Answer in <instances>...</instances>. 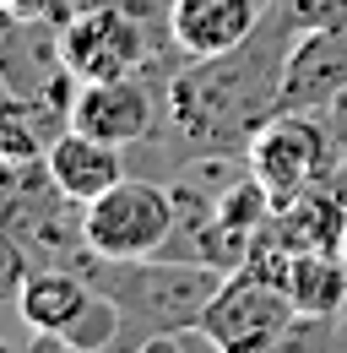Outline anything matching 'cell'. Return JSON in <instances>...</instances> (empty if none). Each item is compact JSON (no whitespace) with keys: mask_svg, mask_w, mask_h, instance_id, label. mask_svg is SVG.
<instances>
[{"mask_svg":"<svg viewBox=\"0 0 347 353\" xmlns=\"http://www.w3.org/2000/svg\"><path fill=\"white\" fill-rule=\"evenodd\" d=\"M293 326H299V305L288 299V288H277L250 266H239L201 315V332L212 337L217 353H271Z\"/></svg>","mask_w":347,"mask_h":353,"instance_id":"obj_6","label":"cell"},{"mask_svg":"<svg viewBox=\"0 0 347 353\" xmlns=\"http://www.w3.org/2000/svg\"><path fill=\"white\" fill-rule=\"evenodd\" d=\"M82 272L92 277V288H103L120 315H125V337L114 353H136L141 343L163 337V332H196L207 305L217 299V288L233 277L217 261H190V256H147V261H103L87 256Z\"/></svg>","mask_w":347,"mask_h":353,"instance_id":"obj_2","label":"cell"},{"mask_svg":"<svg viewBox=\"0 0 347 353\" xmlns=\"http://www.w3.org/2000/svg\"><path fill=\"white\" fill-rule=\"evenodd\" d=\"M342 261H347V228H342Z\"/></svg>","mask_w":347,"mask_h":353,"instance_id":"obj_16","label":"cell"},{"mask_svg":"<svg viewBox=\"0 0 347 353\" xmlns=\"http://www.w3.org/2000/svg\"><path fill=\"white\" fill-rule=\"evenodd\" d=\"M169 44V6L147 11V6H76L60 22V54L82 82H103V77H174L163 71L158 49Z\"/></svg>","mask_w":347,"mask_h":353,"instance_id":"obj_3","label":"cell"},{"mask_svg":"<svg viewBox=\"0 0 347 353\" xmlns=\"http://www.w3.org/2000/svg\"><path fill=\"white\" fill-rule=\"evenodd\" d=\"M342 141H337V125L331 114H304V109H282L277 120H266L260 136L250 141L244 163L250 174L271 190V201H293L315 185H331V174L342 169Z\"/></svg>","mask_w":347,"mask_h":353,"instance_id":"obj_5","label":"cell"},{"mask_svg":"<svg viewBox=\"0 0 347 353\" xmlns=\"http://www.w3.org/2000/svg\"><path fill=\"white\" fill-rule=\"evenodd\" d=\"M266 6H271V0H266Z\"/></svg>","mask_w":347,"mask_h":353,"instance_id":"obj_18","label":"cell"},{"mask_svg":"<svg viewBox=\"0 0 347 353\" xmlns=\"http://www.w3.org/2000/svg\"><path fill=\"white\" fill-rule=\"evenodd\" d=\"M266 22V0H169V39L185 60L239 49Z\"/></svg>","mask_w":347,"mask_h":353,"instance_id":"obj_8","label":"cell"},{"mask_svg":"<svg viewBox=\"0 0 347 353\" xmlns=\"http://www.w3.org/2000/svg\"><path fill=\"white\" fill-rule=\"evenodd\" d=\"M331 190H337V196H342V201H347V158H342V169L331 174Z\"/></svg>","mask_w":347,"mask_h":353,"instance_id":"obj_15","label":"cell"},{"mask_svg":"<svg viewBox=\"0 0 347 353\" xmlns=\"http://www.w3.org/2000/svg\"><path fill=\"white\" fill-rule=\"evenodd\" d=\"M293 33H320V28H347V0H271Z\"/></svg>","mask_w":347,"mask_h":353,"instance_id":"obj_12","label":"cell"},{"mask_svg":"<svg viewBox=\"0 0 347 353\" xmlns=\"http://www.w3.org/2000/svg\"><path fill=\"white\" fill-rule=\"evenodd\" d=\"M342 92H347V28L299 33L288 49V71H282V109L326 114Z\"/></svg>","mask_w":347,"mask_h":353,"instance_id":"obj_9","label":"cell"},{"mask_svg":"<svg viewBox=\"0 0 347 353\" xmlns=\"http://www.w3.org/2000/svg\"><path fill=\"white\" fill-rule=\"evenodd\" d=\"M169 77H103L76 88L71 109V131H87L114 147H136L158 131V109H163Z\"/></svg>","mask_w":347,"mask_h":353,"instance_id":"obj_7","label":"cell"},{"mask_svg":"<svg viewBox=\"0 0 347 353\" xmlns=\"http://www.w3.org/2000/svg\"><path fill=\"white\" fill-rule=\"evenodd\" d=\"M43 163H49L54 185H60L71 201H82V207H87V201H98L103 190H114V185L130 174V169H125V147L98 141V136H87V131L54 136V147L43 152Z\"/></svg>","mask_w":347,"mask_h":353,"instance_id":"obj_11","label":"cell"},{"mask_svg":"<svg viewBox=\"0 0 347 353\" xmlns=\"http://www.w3.org/2000/svg\"><path fill=\"white\" fill-rule=\"evenodd\" d=\"M87 250L103 261H147V256H169L174 234H179V207L174 190L158 179L125 174L114 190H103L98 201H87L82 212Z\"/></svg>","mask_w":347,"mask_h":353,"instance_id":"obj_4","label":"cell"},{"mask_svg":"<svg viewBox=\"0 0 347 353\" xmlns=\"http://www.w3.org/2000/svg\"><path fill=\"white\" fill-rule=\"evenodd\" d=\"M11 299H17V315L33 332L65 337L76 326V315L98 299V288H92V277H87L82 266H28V277L17 283Z\"/></svg>","mask_w":347,"mask_h":353,"instance_id":"obj_10","label":"cell"},{"mask_svg":"<svg viewBox=\"0 0 347 353\" xmlns=\"http://www.w3.org/2000/svg\"><path fill=\"white\" fill-rule=\"evenodd\" d=\"M326 114H331V125H337V141H342V152H347V92L337 98V103H331V109H326Z\"/></svg>","mask_w":347,"mask_h":353,"instance_id":"obj_13","label":"cell"},{"mask_svg":"<svg viewBox=\"0 0 347 353\" xmlns=\"http://www.w3.org/2000/svg\"><path fill=\"white\" fill-rule=\"evenodd\" d=\"M17 353H33V348H17Z\"/></svg>","mask_w":347,"mask_h":353,"instance_id":"obj_17","label":"cell"},{"mask_svg":"<svg viewBox=\"0 0 347 353\" xmlns=\"http://www.w3.org/2000/svg\"><path fill=\"white\" fill-rule=\"evenodd\" d=\"M33 353H82V348H71V343H60V337H43V332H33Z\"/></svg>","mask_w":347,"mask_h":353,"instance_id":"obj_14","label":"cell"},{"mask_svg":"<svg viewBox=\"0 0 347 353\" xmlns=\"http://www.w3.org/2000/svg\"><path fill=\"white\" fill-rule=\"evenodd\" d=\"M293 39H299L293 22L277 6H266V22L239 49L190 60L185 71H174L163 114L179 131V141H190L196 152L244 158L260 125L282 114V71H288Z\"/></svg>","mask_w":347,"mask_h":353,"instance_id":"obj_1","label":"cell"}]
</instances>
